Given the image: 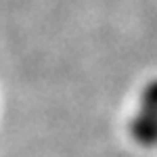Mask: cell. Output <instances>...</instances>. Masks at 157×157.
Instances as JSON below:
<instances>
[{"instance_id": "obj_1", "label": "cell", "mask_w": 157, "mask_h": 157, "mask_svg": "<svg viewBox=\"0 0 157 157\" xmlns=\"http://www.w3.org/2000/svg\"><path fill=\"white\" fill-rule=\"evenodd\" d=\"M130 136L140 147H157V80L140 92L138 111L130 121Z\"/></svg>"}]
</instances>
